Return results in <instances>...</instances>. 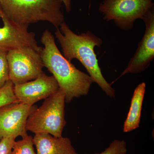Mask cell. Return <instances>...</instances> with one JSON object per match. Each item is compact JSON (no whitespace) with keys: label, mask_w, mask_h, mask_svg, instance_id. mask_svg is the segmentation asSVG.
Listing matches in <instances>:
<instances>
[{"label":"cell","mask_w":154,"mask_h":154,"mask_svg":"<svg viewBox=\"0 0 154 154\" xmlns=\"http://www.w3.org/2000/svg\"><path fill=\"white\" fill-rule=\"evenodd\" d=\"M0 18L3 26L0 28V50L30 47L40 53L42 48L38 46L35 34L29 32L28 27L18 25L8 18L0 8Z\"/></svg>","instance_id":"9c48e42d"},{"label":"cell","mask_w":154,"mask_h":154,"mask_svg":"<svg viewBox=\"0 0 154 154\" xmlns=\"http://www.w3.org/2000/svg\"><path fill=\"white\" fill-rule=\"evenodd\" d=\"M153 0H104L99 5V11L103 19L113 21L119 28L131 30L134 22L142 19L146 12L154 6Z\"/></svg>","instance_id":"5b68a950"},{"label":"cell","mask_w":154,"mask_h":154,"mask_svg":"<svg viewBox=\"0 0 154 154\" xmlns=\"http://www.w3.org/2000/svg\"><path fill=\"white\" fill-rule=\"evenodd\" d=\"M41 42L44 46L40 53L43 65L64 92L66 103L88 95L94 82L92 78L77 69L62 55L56 44L54 36L48 29L42 33Z\"/></svg>","instance_id":"6da1fadb"},{"label":"cell","mask_w":154,"mask_h":154,"mask_svg":"<svg viewBox=\"0 0 154 154\" xmlns=\"http://www.w3.org/2000/svg\"><path fill=\"white\" fill-rule=\"evenodd\" d=\"M65 94L61 88L45 99L43 104L31 113L27 119V131L35 134H49L62 137L66 124L65 119Z\"/></svg>","instance_id":"277c9868"},{"label":"cell","mask_w":154,"mask_h":154,"mask_svg":"<svg viewBox=\"0 0 154 154\" xmlns=\"http://www.w3.org/2000/svg\"><path fill=\"white\" fill-rule=\"evenodd\" d=\"M146 84L140 83L135 89L131 99L130 107L123 126V131L131 132L139 127Z\"/></svg>","instance_id":"7c38bea8"},{"label":"cell","mask_w":154,"mask_h":154,"mask_svg":"<svg viewBox=\"0 0 154 154\" xmlns=\"http://www.w3.org/2000/svg\"></svg>","instance_id":"d6986e66"},{"label":"cell","mask_w":154,"mask_h":154,"mask_svg":"<svg viewBox=\"0 0 154 154\" xmlns=\"http://www.w3.org/2000/svg\"><path fill=\"white\" fill-rule=\"evenodd\" d=\"M17 102H20L14 94V85L9 80L2 88H0V107Z\"/></svg>","instance_id":"5bb4252c"},{"label":"cell","mask_w":154,"mask_h":154,"mask_svg":"<svg viewBox=\"0 0 154 154\" xmlns=\"http://www.w3.org/2000/svg\"><path fill=\"white\" fill-rule=\"evenodd\" d=\"M7 54V51L0 50V88H2L9 80V70Z\"/></svg>","instance_id":"2e32d148"},{"label":"cell","mask_w":154,"mask_h":154,"mask_svg":"<svg viewBox=\"0 0 154 154\" xmlns=\"http://www.w3.org/2000/svg\"><path fill=\"white\" fill-rule=\"evenodd\" d=\"M61 0H0V8L12 22L28 28L47 22L57 29L64 22Z\"/></svg>","instance_id":"3957f363"},{"label":"cell","mask_w":154,"mask_h":154,"mask_svg":"<svg viewBox=\"0 0 154 154\" xmlns=\"http://www.w3.org/2000/svg\"><path fill=\"white\" fill-rule=\"evenodd\" d=\"M37 154H79L68 137H56L49 134H36L33 137Z\"/></svg>","instance_id":"8fae6325"},{"label":"cell","mask_w":154,"mask_h":154,"mask_svg":"<svg viewBox=\"0 0 154 154\" xmlns=\"http://www.w3.org/2000/svg\"><path fill=\"white\" fill-rule=\"evenodd\" d=\"M59 88L53 76H49L42 72L34 80L14 85V92L19 102L33 105L51 96Z\"/></svg>","instance_id":"30bf717a"},{"label":"cell","mask_w":154,"mask_h":154,"mask_svg":"<svg viewBox=\"0 0 154 154\" xmlns=\"http://www.w3.org/2000/svg\"><path fill=\"white\" fill-rule=\"evenodd\" d=\"M36 105L14 102L0 107V140L3 138L28 135L26 122L29 116L37 109Z\"/></svg>","instance_id":"ba28073f"},{"label":"cell","mask_w":154,"mask_h":154,"mask_svg":"<svg viewBox=\"0 0 154 154\" xmlns=\"http://www.w3.org/2000/svg\"><path fill=\"white\" fill-rule=\"evenodd\" d=\"M9 80L15 85L36 79L44 65L40 53L30 47L11 50L7 52Z\"/></svg>","instance_id":"8992f818"},{"label":"cell","mask_w":154,"mask_h":154,"mask_svg":"<svg viewBox=\"0 0 154 154\" xmlns=\"http://www.w3.org/2000/svg\"><path fill=\"white\" fill-rule=\"evenodd\" d=\"M60 27V29H57L55 35L62 48L63 56L70 62L74 59L79 61L94 82L107 96L115 97V90L103 76L94 51L96 46L100 47L102 45V39L90 31L79 35L76 34L65 22Z\"/></svg>","instance_id":"7a4b0ae2"},{"label":"cell","mask_w":154,"mask_h":154,"mask_svg":"<svg viewBox=\"0 0 154 154\" xmlns=\"http://www.w3.org/2000/svg\"><path fill=\"white\" fill-rule=\"evenodd\" d=\"M63 4L65 7L67 12H69L71 10V0H61Z\"/></svg>","instance_id":"ac0fdd59"},{"label":"cell","mask_w":154,"mask_h":154,"mask_svg":"<svg viewBox=\"0 0 154 154\" xmlns=\"http://www.w3.org/2000/svg\"><path fill=\"white\" fill-rule=\"evenodd\" d=\"M127 152V143L125 140H114L104 151L100 153L93 154H126Z\"/></svg>","instance_id":"9a60e30c"},{"label":"cell","mask_w":154,"mask_h":154,"mask_svg":"<svg viewBox=\"0 0 154 154\" xmlns=\"http://www.w3.org/2000/svg\"><path fill=\"white\" fill-rule=\"evenodd\" d=\"M33 145V137L28 135L21 140L15 141L11 154H37Z\"/></svg>","instance_id":"4fadbf2b"},{"label":"cell","mask_w":154,"mask_h":154,"mask_svg":"<svg viewBox=\"0 0 154 154\" xmlns=\"http://www.w3.org/2000/svg\"><path fill=\"white\" fill-rule=\"evenodd\" d=\"M142 20L145 25L143 37L134 55L119 79L127 74H138L146 69L154 58V6L146 12Z\"/></svg>","instance_id":"52a82bcc"},{"label":"cell","mask_w":154,"mask_h":154,"mask_svg":"<svg viewBox=\"0 0 154 154\" xmlns=\"http://www.w3.org/2000/svg\"><path fill=\"white\" fill-rule=\"evenodd\" d=\"M16 139L14 136L2 139L0 140V154H11Z\"/></svg>","instance_id":"e0dca14e"}]
</instances>
